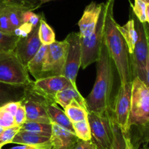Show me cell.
Masks as SVG:
<instances>
[{
	"mask_svg": "<svg viewBox=\"0 0 149 149\" xmlns=\"http://www.w3.org/2000/svg\"><path fill=\"white\" fill-rule=\"evenodd\" d=\"M132 11L134 16L142 24L146 23V2L143 0H134L132 6Z\"/></svg>",
	"mask_w": 149,
	"mask_h": 149,
	"instance_id": "obj_32",
	"label": "cell"
},
{
	"mask_svg": "<svg viewBox=\"0 0 149 149\" xmlns=\"http://www.w3.org/2000/svg\"><path fill=\"white\" fill-rule=\"evenodd\" d=\"M0 126L4 129L16 126L14 116L3 107H0Z\"/></svg>",
	"mask_w": 149,
	"mask_h": 149,
	"instance_id": "obj_34",
	"label": "cell"
},
{
	"mask_svg": "<svg viewBox=\"0 0 149 149\" xmlns=\"http://www.w3.org/2000/svg\"><path fill=\"white\" fill-rule=\"evenodd\" d=\"M137 134L134 138L132 139L131 137V139L134 146L139 148L141 144L149 143V121L144 125L137 127Z\"/></svg>",
	"mask_w": 149,
	"mask_h": 149,
	"instance_id": "obj_29",
	"label": "cell"
},
{
	"mask_svg": "<svg viewBox=\"0 0 149 149\" xmlns=\"http://www.w3.org/2000/svg\"><path fill=\"white\" fill-rule=\"evenodd\" d=\"M104 3L91 2L86 7L82 17L78 21L81 38H88L95 30Z\"/></svg>",
	"mask_w": 149,
	"mask_h": 149,
	"instance_id": "obj_14",
	"label": "cell"
},
{
	"mask_svg": "<svg viewBox=\"0 0 149 149\" xmlns=\"http://www.w3.org/2000/svg\"><path fill=\"white\" fill-rule=\"evenodd\" d=\"M73 101H77L87 108L85 98L81 95L78 88L75 87L70 86L64 88L57 94L55 98V103L59 104L64 110Z\"/></svg>",
	"mask_w": 149,
	"mask_h": 149,
	"instance_id": "obj_19",
	"label": "cell"
},
{
	"mask_svg": "<svg viewBox=\"0 0 149 149\" xmlns=\"http://www.w3.org/2000/svg\"><path fill=\"white\" fill-rule=\"evenodd\" d=\"M0 82L21 86H30L32 83L26 67L14 51L0 53Z\"/></svg>",
	"mask_w": 149,
	"mask_h": 149,
	"instance_id": "obj_5",
	"label": "cell"
},
{
	"mask_svg": "<svg viewBox=\"0 0 149 149\" xmlns=\"http://www.w3.org/2000/svg\"><path fill=\"white\" fill-rule=\"evenodd\" d=\"M124 139H125V149H139L133 143L130 137V134L124 135Z\"/></svg>",
	"mask_w": 149,
	"mask_h": 149,
	"instance_id": "obj_39",
	"label": "cell"
},
{
	"mask_svg": "<svg viewBox=\"0 0 149 149\" xmlns=\"http://www.w3.org/2000/svg\"><path fill=\"white\" fill-rule=\"evenodd\" d=\"M106 8L104 3L95 30L88 38H81V68L86 69L93 63L98 61L101 48L104 43L105 29Z\"/></svg>",
	"mask_w": 149,
	"mask_h": 149,
	"instance_id": "obj_7",
	"label": "cell"
},
{
	"mask_svg": "<svg viewBox=\"0 0 149 149\" xmlns=\"http://www.w3.org/2000/svg\"><path fill=\"white\" fill-rule=\"evenodd\" d=\"M68 47L67 39L62 41L56 40L48 45L41 78L63 75Z\"/></svg>",
	"mask_w": 149,
	"mask_h": 149,
	"instance_id": "obj_9",
	"label": "cell"
},
{
	"mask_svg": "<svg viewBox=\"0 0 149 149\" xmlns=\"http://www.w3.org/2000/svg\"><path fill=\"white\" fill-rule=\"evenodd\" d=\"M51 149H72L79 140L76 134L55 123H51Z\"/></svg>",
	"mask_w": 149,
	"mask_h": 149,
	"instance_id": "obj_15",
	"label": "cell"
},
{
	"mask_svg": "<svg viewBox=\"0 0 149 149\" xmlns=\"http://www.w3.org/2000/svg\"><path fill=\"white\" fill-rule=\"evenodd\" d=\"M48 47V45H42L34 57L29 61L26 66L29 73H30L35 80L40 79L42 78Z\"/></svg>",
	"mask_w": 149,
	"mask_h": 149,
	"instance_id": "obj_20",
	"label": "cell"
},
{
	"mask_svg": "<svg viewBox=\"0 0 149 149\" xmlns=\"http://www.w3.org/2000/svg\"><path fill=\"white\" fill-rule=\"evenodd\" d=\"M132 84V81L121 84L112 105L113 121L120 127L124 135L130 134L128 124L131 108Z\"/></svg>",
	"mask_w": 149,
	"mask_h": 149,
	"instance_id": "obj_8",
	"label": "cell"
},
{
	"mask_svg": "<svg viewBox=\"0 0 149 149\" xmlns=\"http://www.w3.org/2000/svg\"><path fill=\"white\" fill-rule=\"evenodd\" d=\"M115 1L107 0L104 3L106 20L104 42L118 72L121 84H125L132 82L133 77L128 48L122 34L118 29L119 25L114 18L113 8Z\"/></svg>",
	"mask_w": 149,
	"mask_h": 149,
	"instance_id": "obj_2",
	"label": "cell"
},
{
	"mask_svg": "<svg viewBox=\"0 0 149 149\" xmlns=\"http://www.w3.org/2000/svg\"><path fill=\"white\" fill-rule=\"evenodd\" d=\"M39 37L42 45H49L56 41L55 32L47 24L44 17L41 18L40 22Z\"/></svg>",
	"mask_w": 149,
	"mask_h": 149,
	"instance_id": "obj_25",
	"label": "cell"
},
{
	"mask_svg": "<svg viewBox=\"0 0 149 149\" xmlns=\"http://www.w3.org/2000/svg\"><path fill=\"white\" fill-rule=\"evenodd\" d=\"M50 138V137L40 135L21 130L14 137L12 143L18 145H27L43 148H51Z\"/></svg>",
	"mask_w": 149,
	"mask_h": 149,
	"instance_id": "obj_17",
	"label": "cell"
},
{
	"mask_svg": "<svg viewBox=\"0 0 149 149\" xmlns=\"http://www.w3.org/2000/svg\"><path fill=\"white\" fill-rule=\"evenodd\" d=\"M146 23L149 25V3H146Z\"/></svg>",
	"mask_w": 149,
	"mask_h": 149,
	"instance_id": "obj_42",
	"label": "cell"
},
{
	"mask_svg": "<svg viewBox=\"0 0 149 149\" xmlns=\"http://www.w3.org/2000/svg\"><path fill=\"white\" fill-rule=\"evenodd\" d=\"M29 86L12 85L0 82V107L11 102H21L25 97Z\"/></svg>",
	"mask_w": 149,
	"mask_h": 149,
	"instance_id": "obj_16",
	"label": "cell"
},
{
	"mask_svg": "<svg viewBox=\"0 0 149 149\" xmlns=\"http://www.w3.org/2000/svg\"><path fill=\"white\" fill-rule=\"evenodd\" d=\"M66 39L68 41L69 47L63 75L66 77L74 87H77V76L81 67L82 58L81 37L79 32H72L67 35Z\"/></svg>",
	"mask_w": 149,
	"mask_h": 149,
	"instance_id": "obj_10",
	"label": "cell"
},
{
	"mask_svg": "<svg viewBox=\"0 0 149 149\" xmlns=\"http://www.w3.org/2000/svg\"><path fill=\"white\" fill-rule=\"evenodd\" d=\"M120 32L122 34L124 40L127 43L130 55L133 53L137 40V32L135 28V24L133 17L129 20L124 26H118Z\"/></svg>",
	"mask_w": 149,
	"mask_h": 149,
	"instance_id": "obj_21",
	"label": "cell"
},
{
	"mask_svg": "<svg viewBox=\"0 0 149 149\" xmlns=\"http://www.w3.org/2000/svg\"><path fill=\"white\" fill-rule=\"evenodd\" d=\"M144 2H146V3H149V0H143Z\"/></svg>",
	"mask_w": 149,
	"mask_h": 149,
	"instance_id": "obj_46",
	"label": "cell"
},
{
	"mask_svg": "<svg viewBox=\"0 0 149 149\" xmlns=\"http://www.w3.org/2000/svg\"><path fill=\"white\" fill-rule=\"evenodd\" d=\"M141 149H149V146H148V143L143 144V147H142Z\"/></svg>",
	"mask_w": 149,
	"mask_h": 149,
	"instance_id": "obj_43",
	"label": "cell"
},
{
	"mask_svg": "<svg viewBox=\"0 0 149 149\" xmlns=\"http://www.w3.org/2000/svg\"><path fill=\"white\" fill-rule=\"evenodd\" d=\"M113 62L103 43L97 61V77L92 90L85 98L88 112L102 114L112 110L111 95L114 82Z\"/></svg>",
	"mask_w": 149,
	"mask_h": 149,
	"instance_id": "obj_1",
	"label": "cell"
},
{
	"mask_svg": "<svg viewBox=\"0 0 149 149\" xmlns=\"http://www.w3.org/2000/svg\"><path fill=\"white\" fill-rule=\"evenodd\" d=\"M21 130L34 133L42 136L51 137L52 133V125L51 124L35 122V121H26L21 126Z\"/></svg>",
	"mask_w": 149,
	"mask_h": 149,
	"instance_id": "obj_23",
	"label": "cell"
},
{
	"mask_svg": "<svg viewBox=\"0 0 149 149\" xmlns=\"http://www.w3.org/2000/svg\"><path fill=\"white\" fill-rule=\"evenodd\" d=\"M39 28L40 24L34 26L28 35L20 37L14 51L21 63L26 67L42 45L39 37Z\"/></svg>",
	"mask_w": 149,
	"mask_h": 149,
	"instance_id": "obj_13",
	"label": "cell"
},
{
	"mask_svg": "<svg viewBox=\"0 0 149 149\" xmlns=\"http://www.w3.org/2000/svg\"><path fill=\"white\" fill-rule=\"evenodd\" d=\"M4 130H5V129H4L3 127H1V126H0V134H2V132L4 131Z\"/></svg>",
	"mask_w": 149,
	"mask_h": 149,
	"instance_id": "obj_45",
	"label": "cell"
},
{
	"mask_svg": "<svg viewBox=\"0 0 149 149\" xmlns=\"http://www.w3.org/2000/svg\"><path fill=\"white\" fill-rule=\"evenodd\" d=\"M72 127L74 134H76L78 139L85 141L91 140V128L88 119L72 123Z\"/></svg>",
	"mask_w": 149,
	"mask_h": 149,
	"instance_id": "obj_27",
	"label": "cell"
},
{
	"mask_svg": "<svg viewBox=\"0 0 149 149\" xmlns=\"http://www.w3.org/2000/svg\"><path fill=\"white\" fill-rule=\"evenodd\" d=\"M2 4L3 5L5 12H6L7 15H8V18H9L10 21L11 25H12L13 28L14 29V31H15V29L19 28L24 24V21H23V14H24L25 11L27 10L22 9L21 8H18V7L5 5V4L3 3Z\"/></svg>",
	"mask_w": 149,
	"mask_h": 149,
	"instance_id": "obj_24",
	"label": "cell"
},
{
	"mask_svg": "<svg viewBox=\"0 0 149 149\" xmlns=\"http://www.w3.org/2000/svg\"><path fill=\"white\" fill-rule=\"evenodd\" d=\"M72 149H97V146L92 142V140H78V143L74 146Z\"/></svg>",
	"mask_w": 149,
	"mask_h": 149,
	"instance_id": "obj_37",
	"label": "cell"
},
{
	"mask_svg": "<svg viewBox=\"0 0 149 149\" xmlns=\"http://www.w3.org/2000/svg\"><path fill=\"white\" fill-rule=\"evenodd\" d=\"M149 121V87L140 78H134L132 84L131 108L129 128L140 127Z\"/></svg>",
	"mask_w": 149,
	"mask_h": 149,
	"instance_id": "obj_3",
	"label": "cell"
},
{
	"mask_svg": "<svg viewBox=\"0 0 149 149\" xmlns=\"http://www.w3.org/2000/svg\"></svg>",
	"mask_w": 149,
	"mask_h": 149,
	"instance_id": "obj_49",
	"label": "cell"
},
{
	"mask_svg": "<svg viewBox=\"0 0 149 149\" xmlns=\"http://www.w3.org/2000/svg\"><path fill=\"white\" fill-rule=\"evenodd\" d=\"M148 31H149V25L148 24Z\"/></svg>",
	"mask_w": 149,
	"mask_h": 149,
	"instance_id": "obj_47",
	"label": "cell"
},
{
	"mask_svg": "<svg viewBox=\"0 0 149 149\" xmlns=\"http://www.w3.org/2000/svg\"><path fill=\"white\" fill-rule=\"evenodd\" d=\"M88 121L91 128V140L97 149L111 148L113 139L112 110L102 114L88 112Z\"/></svg>",
	"mask_w": 149,
	"mask_h": 149,
	"instance_id": "obj_6",
	"label": "cell"
},
{
	"mask_svg": "<svg viewBox=\"0 0 149 149\" xmlns=\"http://www.w3.org/2000/svg\"><path fill=\"white\" fill-rule=\"evenodd\" d=\"M21 129V127L20 126L5 129L2 134H0V147H2L8 143H12L14 137L19 132Z\"/></svg>",
	"mask_w": 149,
	"mask_h": 149,
	"instance_id": "obj_30",
	"label": "cell"
},
{
	"mask_svg": "<svg viewBox=\"0 0 149 149\" xmlns=\"http://www.w3.org/2000/svg\"><path fill=\"white\" fill-rule=\"evenodd\" d=\"M9 149H51V148H43L34 147V146H27V145H18V146H14Z\"/></svg>",
	"mask_w": 149,
	"mask_h": 149,
	"instance_id": "obj_40",
	"label": "cell"
},
{
	"mask_svg": "<svg viewBox=\"0 0 149 149\" xmlns=\"http://www.w3.org/2000/svg\"><path fill=\"white\" fill-rule=\"evenodd\" d=\"M20 37L0 31V53L14 51Z\"/></svg>",
	"mask_w": 149,
	"mask_h": 149,
	"instance_id": "obj_26",
	"label": "cell"
},
{
	"mask_svg": "<svg viewBox=\"0 0 149 149\" xmlns=\"http://www.w3.org/2000/svg\"><path fill=\"white\" fill-rule=\"evenodd\" d=\"M148 40H149V31H148ZM145 84L149 87V48H148V54L147 66H146V80Z\"/></svg>",
	"mask_w": 149,
	"mask_h": 149,
	"instance_id": "obj_41",
	"label": "cell"
},
{
	"mask_svg": "<svg viewBox=\"0 0 149 149\" xmlns=\"http://www.w3.org/2000/svg\"><path fill=\"white\" fill-rule=\"evenodd\" d=\"M46 101L47 100L31 91L29 86L25 97L21 101L26 109V121L51 124L45 110Z\"/></svg>",
	"mask_w": 149,
	"mask_h": 149,
	"instance_id": "obj_12",
	"label": "cell"
},
{
	"mask_svg": "<svg viewBox=\"0 0 149 149\" xmlns=\"http://www.w3.org/2000/svg\"><path fill=\"white\" fill-rule=\"evenodd\" d=\"M43 17V14H36L34 11L27 10L23 14V21L26 24H29L33 26H36L40 24L41 18Z\"/></svg>",
	"mask_w": 149,
	"mask_h": 149,
	"instance_id": "obj_35",
	"label": "cell"
},
{
	"mask_svg": "<svg viewBox=\"0 0 149 149\" xmlns=\"http://www.w3.org/2000/svg\"><path fill=\"white\" fill-rule=\"evenodd\" d=\"M0 149H2V147H0Z\"/></svg>",
	"mask_w": 149,
	"mask_h": 149,
	"instance_id": "obj_48",
	"label": "cell"
},
{
	"mask_svg": "<svg viewBox=\"0 0 149 149\" xmlns=\"http://www.w3.org/2000/svg\"><path fill=\"white\" fill-rule=\"evenodd\" d=\"M51 1H54V0H40L41 4H42V5L44 3H47V2H51Z\"/></svg>",
	"mask_w": 149,
	"mask_h": 149,
	"instance_id": "obj_44",
	"label": "cell"
},
{
	"mask_svg": "<svg viewBox=\"0 0 149 149\" xmlns=\"http://www.w3.org/2000/svg\"><path fill=\"white\" fill-rule=\"evenodd\" d=\"M132 17L134 20L135 28L137 32V40L134 51L130 55L132 74L133 79L134 78H138L146 83V66L149 48L148 24L146 23H140L134 15H133Z\"/></svg>",
	"mask_w": 149,
	"mask_h": 149,
	"instance_id": "obj_4",
	"label": "cell"
},
{
	"mask_svg": "<svg viewBox=\"0 0 149 149\" xmlns=\"http://www.w3.org/2000/svg\"><path fill=\"white\" fill-rule=\"evenodd\" d=\"M113 139L110 149H125V139L120 127L113 121Z\"/></svg>",
	"mask_w": 149,
	"mask_h": 149,
	"instance_id": "obj_31",
	"label": "cell"
},
{
	"mask_svg": "<svg viewBox=\"0 0 149 149\" xmlns=\"http://www.w3.org/2000/svg\"><path fill=\"white\" fill-rule=\"evenodd\" d=\"M74 86L64 75L49 76L32 81L30 88L37 94L51 102H55L56 96L66 88ZM77 88V87H75Z\"/></svg>",
	"mask_w": 149,
	"mask_h": 149,
	"instance_id": "obj_11",
	"label": "cell"
},
{
	"mask_svg": "<svg viewBox=\"0 0 149 149\" xmlns=\"http://www.w3.org/2000/svg\"><path fill=\"white\" fill-rule=\"evenodd\" d=\"M45 110L51 123H55L63 128L74 133L72 123L67 116L64 110L59 108L56 103L47 100L45 103Z\"/></svg>",
	"mask_w": 149,
	"mask_h": 149,
	"instance_id": "obj_18",
	"label": "cell"
},
{
	"mask_svg": "<svg viewBox=\"0 0 149 149\" xmlns=\"http://www.w3.org/2000/svg\"><path fill=\"white\" fill-rule=\"evenodd\" d=\"M0 31L8 33V34H15L14 29L11 25L9 18L2 3H0Z\"/></svg>",
	"mask_w": 149,
	"mask_h": 149,
	"instance_id": "obj_33",
	"label": "cell"
},
{
	"mask_svg": "<svg viewBox=\"0 0 149 149\" xmlns=\"http://www.w3.org/2000/svg\"><path fill=\"white\" fill-rule=\"evenodd\" d=\"M0 2L31 11H34L42 5L40 0H0Z\"/></svg>",
	"mask_w": 149,
	"mask_h": 149,
	"instance_id": "obj_28",
	"label": "cell"
},
{
	"mask_svg": "<svg viewBox=\"0 0 149 149\" xmlns=\"http://www.w3.org/2000/svg\"><path fill=\"white\" fill-rule=\"evenodd\" d=\"M66 115L72 123L78 122L88 119V111L85 106L77 101H73L64 109Z\"/></svg>",
	"mask_w": 149,
	"mask_h": 149,
	"instance_id": "obj_22",
	"label": "cell"
},
{
	"mask_svg": "<svg viewBox=\"0 0 149 149\" xmlns=\"http://www.w3.org/2000/svg\"><path fill=\"white\" fill-rule=\"evenodd\" d=\"M21 104V102H11L8 103L5 105L3 106L5 110H7L8 111H9L10 113H12L13 115L15 116V114L16 113L17 110H18V107H20Z\"/></svg>",
	"mask_w": 149,
	"mask_h": 149,
	"instance_id": "obj_38",
	"label": "cell"
},
{
	"mask_svg": "<svg viewBox=\"0 0 149 149\" xmlns=\"http://www.w3.org/2000/svg\"><path fill=\"white\" fill-rule=\"evenodd\" d=\"M15 118V122L16 126H21L26 122V109L24 104L21 102V105L18 107L16 113L14 116Z\"/></svg>",
	"mask_w": 149,
	"mask_h": 149,
	"instance_id": "obj_36",
	"label": "cell"
}]
</instances>
